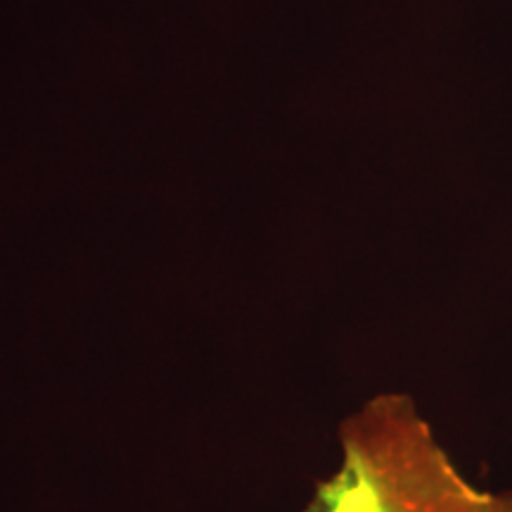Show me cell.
Here are the masks:
<instances>
[{
  "label": "cell",
  "instance_id": "1",
  "mask_svg": "<svg viewBox=\"0 0 512 512\" xmlns=\"http://www.w3.org/2000/svg\"><path fill=\"white\" fill-rule=\"evenodd\" d=\"M342 460L318 479L304 512H489L477 489L439 444L413 396L384 392L339 422Z\"/></svg>",
  "mask_w": 512,
  "mask_h": 512
},
{
  "label": "cell",
  "instance_id": "2",
  "mask_svg": "<svg viewBox=\"0 0 512 512\" xmlns=\"http://www.w3.org/2000/svg\"><path fill=\"white\" fill-rule=\"evenodd\" d=\"M489 512H512V491H503V494H494Z\"/></svg>",
  "mask_w": 512,
  "mask_h": 512
}]
</instances>
